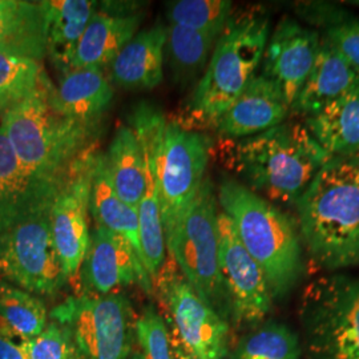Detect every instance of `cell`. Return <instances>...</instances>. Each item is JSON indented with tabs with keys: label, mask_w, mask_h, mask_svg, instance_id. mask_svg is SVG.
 <instances>
[{
	"label": "cell",
	"mask_w": 359,
	"mask_h": 359,
	"mask_svg": "<svg viewBox=\"0 0 359 359\" xmlns=\"http://www.w3.org/2000/svg\"><path fill=\"white\" fill-rule=\"evenodd\" d=\"M295 208L316 264L327 270L359 265V154L332 156Z\"/></svg>",
	"instance_id": "cell-1"
},
{
	"label": "cell",
	"mask_w": 359,
	"mask_h": 359,
	"mask_svg": "<svg viewBox=\"0 0 359 359\" xmlns=\"http://www.w3.org/2000/svg\"><path fill=\"white\" fill-rule=\"evenodd\" d=\"M231 142L228 163L250 191L270 203L297 205L332 157L306 126L283 123L257 136Z\"/></svg>",
	"instance_id": "cell-2"
},
{
	"label": "cell",
	"mask_w": 359,
	"mask_h": 359,
	"mask_svg": "<svg viewBox=\"0 0 359 359\" xmlns=\"http://www.w3.org/2000/svg\"><path fill=\"white\" fill-rule=\"evenodd\" d=\"M217 201L241 244L261 266L273 298L289 294L304 271L302 240L294 221L231 177L221 180Z\"/></svg>",
	"instance_id": "cell-3"
},
{
	"label": "cell",
	"mask_w": 359,
	"mask_h": 359,
	"mask_svg": "<svg viewBox=\"0 0 359 359\" xmlns=\"http://www.w3.org/2000/svg\"><path fill=\"white\" fill-rule=\"evenodd\" d=\"M50 79L1 116L0 128L20 163L35 177L62 185L77 158L90 149L93 127L52 107Z\"/></svg>",
	"instance_id": "cell-4"
},
{
	"label": "cell",
	"mask_w": 359,
	"mask_h": 359,
	"mask_svg": "<svg viewBox=\"0 0 359 359\" xmlns=\"http://www.w3.org/2000/svg\"><path fill=\"white\" fill-rule=\"evenodd\" d=\"M269 34V18L264 13L253 11L229 19L193 92L191 112L194 118L215 126L256 76Z\"/></svg>",
	"instance_id": "cell-5"
},
{
	"label": "cell",
	"mask_w": 359,
	"mask_h": 359,
	"mask_svg": "<svg viewBox=\"0 0 359 359\" xmlns=\"http://www.w3.org/2000/svg\"><path fill=\"white\" fill-rule=\"evenodd\" d=\"M217 194L206 177L191 205L164 231L168 255L198 297L221 317L231 311L219 270Z\"/></svg>",
	"instance_id": "cell-6"
},
{
	"label": "cell",
	"mask_w": 359,
	"mask_h": 359,
	"mask_svg": "<svg viewBox=\"0 0 359 359\" xmlns=\"http://www.w3.org/2000/svg\"><path fill=\"white\" fill-rule=\"evenodd\" d=\"M302 318L311 350L322 359H359V278L329 276L309 285Z\"/></svg>",
	"instance_id": "cell-7"
},
{
	"label": "cell",
	"mask_w": 359,
	"mask_h": 359,
	"mask_svg": "<svg viewBox=\"0 0 359 359\" xmlns=\"http://www.w3.org/2000/svg\"><path fill=\"white\" fill-rule=\"evenodd\" d=\"M50 210L0 234V274L31 294H56L68 281L53 241Z\"/></svg>",
	"instance_id": "cell-8"
},
{
	"label": "cell",
	"mask_w": 359,
	"mask_h": 359,
	"mask_svg": "<svg viewBox=\"0 0 359 359\" xmlns=\"http://www.w3.org/2000/svg\"><path fill=\"white\" fill-rule=\"evenodd\" d=\"M51 317L69 332L80 359H128L132 321L124 295L69 297Z\"/></svg>",
	"instance_id": "cell-9"
},
{
	"label": "cell",
	"mask_w": 359,
	"mask_h": 359,
	"mask_svg": "<svg viewBox=\"0 0 359 359\" xmlns=\"http://www.w3.org/2000/svg\"><path fill=\"white\" fill-rule=\"evenodd\" d=\"M154 283L175 326L177 342L172 350L191 359L225 358L228 322L198 297L172 259L163 265Z\"/></svg>",
	"instance_id": "cell-10"
},
{
	"label": "cell",
	"mask_w": 359,
	"mask_h": 359,
	"mask_svg": "<svg viewBox=\"0 0 359 359\" xmlns=\"http://www.w3.org/2000/svg\"><path fill=\"white\" fill-rule=\"evenodd\" d=\"M210 139L177 123H165L157 149V181L164 231L191 205L206 179Z\"/></svg>",
	"instance_id": "cell-11"
},
{
	"label": "cell",
	"mask_w": 359,
	"mask_h": 359,
	"mask_svg": "<svg viewBox=\"0 0 359 359\" xmlns=\"http://www.w3.org/2000/svg\"><path fill=\"white\" fill-rule=\"evenodd\" d=\"M95 156L90 148L77 158L50 210L52 236L67 280L77 277L90 248L88 212Z\"/></svg>",
	"instance_id": "cell-12"
},
{
	"label": "cell",
	"mask_w": 359,
	"mask_h": 359,
	"mask_svg": "<svg viewBox=\"0 0 359 359\" xmlns=\"http://www.w3.org/2000/svg\"><path fill=\"white\" fill-rule=\"evenodd\" d=\"M217 228L219 270L231 316L237 323H259L269 314L273 305L268 280L241 244L231 218L221 209L218 210Z\"/></svg>",
	"instance_id": "cell-13"
},
{
	"label": "cell",
	"mask_w": 359,
	"mask_h": 359,
	"mask_svg": "<svg viewBox=\"0 0 359 359\" xmlns=\"http://www.w3.org/2000/svg\"><path fill=\"white\" fill-rule=\"evenodd\" d=\"M165 117L154 105L142 103L130 117V128L142 144L147 185L137 208L142 264L154 283L165 261V236L157 181V149L165 127Z\"/></svg>",
	"instance_id": "cell-14"
},
{
	"label": "cell",
	"mask_w": 359,
	"mask_h": 359,
	"mask_svg": "<svg viewBox=\"0 0 359 359\" xmlns=\"http://www.w3.org/2000/svg\"><path fill=\"white\" fill-rule=\"evenodd\" d=\"M321 38L290 16H283L274 27L262 57V76L281 90L292 105L302 90L320 51Z\"/></svg>",
	"instance_id": "cell-15"
},
{
	"label": "cell",
	"mask_w": 359,
	"mask_h": 359,
	"mask_svg": "<svg viewBox=\"0 0 359 359\" xmlns=\"http://www.w3.org/2000/svg\"><path fill=\"white\" fill-rule=\"evenodd\" d=\"M62 185L43 181L28 172L0 128V234L50 209Z\"/></svg>",
	"instance_id": "cell-16"
},
{
	"label": "cell",
	"mask_w": 359,
	"mask_h": 359,
	"mask_svg": "<svg viewBox=\"0 0 359 359\" xmlns=\"http://www.w3.org/2000/svg\"><path fill=\"white\" fill-rule=\"evenodd\" d=\"M84 280L90 289L102 295L135 283H140L148 293L152 292V280L132 245L97 225L90 234L84 259Z\"/></svg>",
	"instance_id": "cell-17"
},
{
	"label": "cell",
	"mask_w": 359,
	"mask_h": 359,
	"mask_svg": "<svg viewBox=\"0 0 359 359\" xmlns=\"http://www.w3.org/2000/svg\"><path fill=\"white\" fill-rule=\"evenodd\" d=\"M290 105L278 87L262 75L255 76L215 123L226 140L257 136L285 123Z\"/></svg>",
	"instance_id": "cell-18"
},
{
	"label": "cell",
	"mask_w": 359,
	"mask_h": 359,
	"mask_svg": "<svg viewBox=\"0 0 359 359\" xmlns=\"http://www.w3.org/2000/svg\"><path fill=\"white\" fill-rule=\"evenodd\" d=\"M358 86V71L322 38L316 63L290 112L305 118L313 117Z\"/></svg>",
	"instance_id": "cell-19"
},
{
	"label": "cell",
	"mask_w": 359,
	"mask_h": 359,
	"mask_svg": "<svg viewBox=\"0 0 359 359\" xmlns=\"http://www.w3.org/2000/svg\"><path fill=\"white\" fill-rule=\"evenodd\" d=\"M50 99L60 115L95 127L112 103L114 90L102 69H71L52 88Z\"/></svg>",
	"instance_id": "cell-20"
},
{
	"label": "cell",
	"mask_w": 359,
	"mask_h": 359,
	"mask_svg": "<svg viewBox=\"0 0 359 359\" xmlns=\"http://www.w3.org/2000/svg\"><path fill=\"white\" fill-rule=\"evenodd\" d=\"M139 13H96L79 41L71 69H102L111 65L133 36L142 23Z\"/></svg>",
	"instance_id": "cell-21"
},
{
	"label": "cell",
	"mask_w": 359,
	"mask_h": 359,
	"mask_svg": "<svg viewBox=\"0 0 359 359\" xmlns=\"http://www.w3.org/2000/svg\"><path fill=\"white\" fill-rule=\"evenodd\" d=\"M44 13L47 56L62 75L71 71L79 41L97 3L90 0H44L40 1Z\"/></svg>",
	"instance_id": "cell-22"
},
{
	"label": "cell",
	"mask_w": 359,
	"mask_h": 359,
	"mask_svg": "<svg viewBox=\"0 0 359 359\" xmlns=\"http://www.w3.org/2000/svg\"><path fill=\"white\" fill-rule=\"evenodd\" d=\"M168 28L154 26L136 34L111 63L116 84L127 88H154L163 81Z\"/></svg>",
	"instance_id": "cell-23"
},
{
	"label": "cell",
	"mask_w": 359,
	"mask_h": 359,
	"mask_svg": "<svg viewBox=\"0 0 359 359\" xmlns=\"http://www.w3.org/2000/svg\"><path fill=\"white\" fill-rule=\"evenodd\" d=\"M0 52L38 62L47 56L40 1L0 0Z\"/></svg>",
	"instance_id": "cell-24"
},
{
	"label": "cell",
	"mask_w": 359,
	"mask_h": 359,
	"mask_svg": "<svg viewBox=\"0 0 359 359\" xmlns=\"http://www.w3.org/2000/svg\"><path fill=\"white\" fill-rule=\"evenodd\" d=\"M90 210L97 226L126 238L142 262L137 209L121 201L116 194L104 154H96L93 161Z\"/></svg>",
	"instance_id": "cell-25"
},
{
	"label": "cell",
	"mask_w": 359,
	"mask_h": 359,
	"mask_svg": "<svg viewBox=\"0 0 359 359\" xmlns=\"http://www.w3.org/2000/svg\"><path fill=\"white\" fill-rule=\"evenodd\" d=\"M306 127L330 156L359 154V86L306 118Z\"/></svg>",
	"instance_id": "cell-26"
},
{
	"label": "cell",
	"mask_w": 359,
	"mask_h": 359,
	"mask_svg": "<svg viewBox=\"0 0 359 359\" xmlns=\"http://www.w3.org/2000/svg\"><path fill=\"white\" fill-rule=\"evenodd\" d=\"M109 179L121 201L137 209L145 192V158L135 130L123 126L116 130L105 154Z\"/></svg>",
	"instance_id": "cell-27"
},
{
	"label": "cell",
	"mask_w": 359,
	"mask_h": 359,
	"mask_svg": "<svg viewBox=\"0 0 359 359\" xmlns=\"http://www.w3.org/2000/svg\"><path fill=\"white\" fill-rule=\"evenodd\" d=\"M217 39V35L209 32L170 25L168 28V52L177 79L188 81L197 76L209 63Z\"/></svg>",
	"instance_id": "cell-28"
},
{
	"label": "cell",
	"mask_w": 359,
	"mask_h": 359,
	"mask_svg": "<svg viewBox=\"0 0 359 359\" xmlns=\"http://www.w3.org/2000/svg\"><path fill=\"white\" fill-rule=\"evenodd\" d=\"M0 318L16 337L31 339L47 327L48 313L36 295L0 283Z\"/></svg>",
	"instance_id": "cell-29"
},
{
	"label": "cell",
	"mask_w": 359,
	"mask_h": 359,
	"mask_svg": "<svg viewBox=\"0 0 359 359\" xmlns=\"http://www.w3.org/2000/svg\"><path fill=\"white\" fill-rule=\"evenodd\" d=\"M46 76L41 62L0 52V115L23 100Z\"/></svg>",
	"instance_id": "cell-30"
},
{
	"label": "cell",
	"mask_w": 359,
	"mask_h": 359,
	"mask_svg": "<svg viewBox=\"0 0 359 359\" xmlns=\"http://www.w3.org/2000/svg\"><path fill=\"white\" fill-rule=\"evenodd\" d=\"M301 346L292 329L268 323L249 334L237 347L234 359H299Z\"/></svg>",
	"instance_id": "cell-31"
},
{
	"label": "cell",
	"mask_w": 359,
	"mask_h": 359,
	"mask_svg": "<svg viewBox=\"0 0 359 359\" xmlns=\"http://www.w3.org/2000/svg\"><path fill=\"white\" fill-rule=\"evenodd\" d=\"M231 8L228 0H179L170 3L168 18L175 26L219 36L231 18Z\"/></svg>",
	"instance_id": "cell-32"
},
{
	"label": "cell",
	"mask_w": 359,
	"mask_h": 359,
	"mask_svg": "<svg viewBox=\"0 0 359 359\" xmlns=\"http://www.w3.org/2000/svg\"><path fill=\"white\" fill-rule=\"evenodd\" d=\"M27 359H80L69 332L63 325L52 322L44 332L22 342Z\"/></svg>",
	"instance_id": "cell-33"
},
{
	"label": "cell",
	"mask_w": 359,
	"mask_h": 359,
	"mask_svg": "<svg viewBox=\"0 0 359 359\" xmlns=\"http://www.w3.org/2000/svg\"><path fill=\"white\" fill-rule=\"evenodd\" d=\"M136 335L144 359H175L170 337L163 317L154 308H147L136 322Z\"/></svg>",
	"instance_id": "cell-34"
},
{
	"label": "cell",
	"mask_w": 359,
	"mask_h": 359,
	"mask_svg": "<svg viewBox=\"0 0 359 359\" xmlns=\"http://www.w3.org/2000/svg\"><path fill=\"white\" fill-rule=\"evenodd\" d=\"M323 39L359 72V20H346L326 28Z\"/></svg>",
	"instance_id": "cell-35"
},
{
	"label": "cell",
	"mask_w": 359,
	"mask_h": 359,
	"mask_svg": "<svg viewBox=\"0 0 359 359\" xmlns=\"http://www.w3.org/2000/svg\"><path fill=\"white\" fill-rule=\"evenodd\" d=\"M299 15L311 25L323 26L325 28L351 18L346 10L327 3H304V6L299 7Z\"/></svg>",
	"instance_id": "cell-36"
},
{
	"label": "cell",
	"mask_w": 359,
	"mask_h": 359,
	"mask_svg": "<svg viewBox=\"0 0 359 359\" xmlns=\"http://www.w3.org/2000/svg\"><path fill=\"white\" fill-rule=\"evenodd\" d=\"M16 338L15 334L0 330V359H27L23 341L18 344Z\"/></svg>",
	"instance_id": "cell-37"
},
{
	"label": "cell",
	"mask_w": 359,
	"mask_h": 359,
	"mask_svg": "<svg viewBox=\"0 0 359 359\" xmlns=\"http://www.w3.org/2000/svg\"><path fill=\"white\" fill-rule=\"evenodd\" d=\"M172 345V344H170ZM173 351V350H172ZM173 355H175V359H191L188 358V357H185L184 354H180V353H176V351H173Z\"/></svg>",
	"instance_id": "cell-38"
},
{
	"label": "cell",
	"mask_w": 359,
	"mask_h": 359,
	"mask_svg": "<svg viewBox=\"0 0 359 359\" xmlns=\"http://www.w3.org/2000/svg\"><path fill=\"white\" fill-rule=\"evenodd\" d=\"M130 359H144V358H142V354H135V355H133V357H132V358H130Z\"/></svg>",
	"instance_id": "cell-39"
}]
</instances>
